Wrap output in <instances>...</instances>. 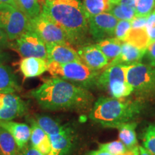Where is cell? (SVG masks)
<instances>
[{"mask_svg": "<svg viewBox=\"0 0 155 155\" xmlns=\"http://www.w3.org/2000/svg\"><path fill=\"white\" fill-rule=\"evenodd\" d=\"M49 137L52 144L51 155H67L73 145L74 137L72 129L66 127L61 133Z\"/></svg>", "mask_w": 155, "mask_h": 155, "instance_id": "18", "label": "cell"}, {"mask_svg": "<svg viewBox=\"0 0 155 155\" xmlns=\"http://www.w3.org/2000/svg\"><path fill=\"white\" fill-rule=\"evenodd\" d=\"M35 121L49 137L61 133L66 127L48 116H37Z\"/></svg>", "mask_w": 155, "mask_h": 155, "instance_id": "24", "label": "cell"}, {"mask_svg": "<svg viewBox=\"0 0 155 155\" xmlns=\"http://www.w3.org/2000/svg\"><path fill=\"white\" fill-rule=\"evenodd\" d=\"M0 28L12 41L30 29V19L17 7L0 5Z\"/></svg>", "mask_w": 155, "mask_h": 155, "instance_id": "7", "label": "cell"}, {"mask_svg": "<svg viewBox=\"0 0 155 155\" xmlns=\"http://www.w3.org/2000/svg\"><path fill=\"white\" fill-rule=\"evenodd\" d=\"M147 30L150 37V45L155 42V8L147 19Z\"/></svg>", "mask_w": 155, "mask_h": 155, "instance_id": "32", "label": "cell"}, {"mask_svg": "<svg viewBox=\"0 0 155 155\" xmlns=\"http://www.w3.org/2000/svg\"><path fill=\"white\" fill-rule=\"evenodd\" d=\"M81 63L95 71H100L107 67L109 61L96 45L87 43L78 48Z\"/></svg>", "mask_w": 155, "mask_h": 155, "instance_id": "12", "label": "cell"}, {"mask_svg": "<svg viewBox=\"0 0 155 155\" xmlns=\"http://www.w3.org/2000/svg\"><path fill=\"white\" fill-rule=\"evenodd\" d=\"M131 22V28H139L147 27V19L141 17H134Z\"/></svg>", "mask_w": 155, "mask_h": 155, "instance_id": "37", "label": "cell"}, {"mask_svg": "<svg viewBox=\"0 0 155 155\" xmlns=\"http://www.w3.org/2000/svg\"><path fill=\"white\" fill-rule=\"evenodd\" d=\"M136 127L137 123L135 122H127L122 124L116 127L119 131V140L123 142L129 150L137 147V139L136 135Z\"/></svg>", "mask_w": 155, "mask_h": 155, "instance_id": "20", "label": "cell"}, {"mask_svg": "<svg viewBox=\"0 0 155 155\" xmlns=\"http://www.w3.org/2000/svg\"><path fill=\"white\" fill-rule=\"evenodd\" d=\"M38 1H39V3L40 4V5H42L45 2V0H38Z\"/></svg>", "mask_w": 155, "mask_h": 155, "instance_id": "42", "label": "cell"}, {"mask_svg": "<svg viewBox=\"0 0 155 155\" xmlns=\"http://www.w3.org/2000/svg\"><path fill=\"white\" fill-rule=\"evenodd\" d=\"M98 150L108 152L113 155H121L129 150L123 144V142L120 140L110 141L100 144Z\"/></svg>", "mask_w": 155, "mask_h": 155, "instance_id": "30", "label": "cell"}, {"mask_svg": "<svg viewBox=\"0 0 155 155\" xmlns=\"http://www.w3.org/2000/svg\"><path fill=\"white\" fill-rule=\"evenodd\" d=\"M19 55L23 58H39L47 60L46 45L32 29H29L11 45Z\"/></svg>", "mask_w": 155, "mask_h": 155, "instance_id": "9", "label": "cell"}, {"mask_svg": "<svg viewBox=\"0 0 155 155\" xmlns=\"http://www.w3.org/2000/svg\"><path fill=\"white\" fill-rule=\"evenodd\" d=\"M19 150L12 136L0 127V155H19Z\"/></svg>", "mask_w": 155, "mask_h": 155, "instance_id": "23", "label": "cell"}, {"mask_svg": "<svg viewBox=\"0 0 155 155\" xmlns=\"http://www.w3.org/2000/svg\"><path fill=\"white\" fill-rule=\"evenodd\" d=\"M83 5L88 17L108 12L111 6L109 0H83Z\"/></svg>", "mask_w": 155, "mask_h": 155, "instance_id": "26", "label": "cell"}, {"mask_svg": "<svg viewBox=\"0 0 155 155\" xmlns=\"http://www.w3.org/2000/svg\"><path fill=\"white\" fill-rule=\"evenodd\" d=\"M112 5H124L136 9L137 0H109Z\"/></svg>", "mask_w": 155, "mask_h": 155, "instance_id": "36", "label": "cell"}, {"mask_svg": "<svg viewBox=\"0 0 155 155\" xmlns=\"http://www.w3.org/2000/svg\"><path fill=\"white\" fill-rule=\"evenodd\" d=\"M123 42L116 38H110L97 42L96 45L101 50L108 61H113L119 55Z\"/></svg>", "mask_w": 155, "mask_h": 155, "instance_id": "22", "label": "cell"}, {"mask_svg": "<svg viewBox=\"0 0 155 155\" xmlns=\"http://www.w3.org/2000/svg\"><path fill=\"white\" fill-rule=\"evenodd\" d=\"M146 53V50L139 49L127 42H123L119 55L108 63L107 67L116 65H131L139 63Z\"/></svg>", "mask_w": 155, "mask_h": 155, "instance_id": "15", "label": "cell"}, {"mask_svg": "<svg viewBox=\"0 0 155 155\" xmlns=\"http://www.w3.org/2000/svg\"><path fill=\"white\" fill-rule=\"evenodd\" d=\"M22 155H43L41 154L39 151H38L36 149L32 146H27L25 149H23V151L22 152Z\"/></svg>", "mask_w": 155, "mask_h": 155, "instance_id": "38", "label": "cell"}, {"mask_svg": "<svg viewBox=\"0 0 155 155\" xmlns=\"http://www.w3.org/2000/svg\"><path fill=\"white\" fill-rule=\"evenodd\" d=\"M9 40L4 30L0 28V49H5L11 47Z\"/></svg>", "mask_w": 155, "mask_h": 155, "instance_id": "35", "label": "cell"}, {"mask_svg": "<svg viewBox=\"0 0 155 155\" xmlns=\"http://www.w3.org/2000/svg\"><path fill=\"white\" fill-rule=\"evenodd\" d=\"M17 7L30 19L38 17L42 12L38 0H15Z\"/></svg>", "mask_w": 155, "mask_h": 155, "instance_id": "25", "label": "cell"}, {"mask_svg": "<svg viewBox=\"0 0 155 155\" xmlns=\"http://www.w3.org/2000/svg\"><path fill=\"white\" fill-rule=\"evenodd\" d=\"M21 90L12 70L5 64H0V94H15Z\"/></svg>", "mask_w": 155, "mask_h": 155, "instance_id": "19", "label": "cell"}, {"mask_svg": "<svg viewBox=\"0 0 155 155\" xmlns=\"http://www.w3.org/2000/svg\"><path fill=\"white\" fill-rule=\"evenodd\" d=\"M0 5H8L17 7L15 0H0Z\"/></svg>", "mask_w": 155, "mask_h": 155, "instance_id": "39", "label": "cell"}, {"mask_svg": "<svg viewBox=\"0 0 155 155\" xmlns=\"http://www.w3.org/2000/svg\"><path fill=\"white\" fill-rule=\"evenodd\" d=\"M147 58L150 61V65L155 67V42L149 45L147 50Z\"/></svg>", "mask_w": 155, "mask_h": 155, "instance_id": "34", "label": "cell"}, {"mask_svg": "<svg viewBox=\"0 0 155 155\" xmlns=\"http://www.w3.org/2000/svg\"><path fill=\"white\" fill-rule=\"evenodd\" d=\"M31 146L43 155L52 154V144L47 134L38 125L36 121L30 120Z\"/></svg>", "mask_w": 155, "mask_h": 155, "instance_id": "17", "label": "cell"}, {"mask_svg": "<svg viewBox=\"0 0 155 155\" xmlns=\"http://www.w3.org/2000/svg\"><path fill=\"white\" fill-rule=\"evenodd\" d=\"M19 155H22V154H19Z\"/></svg>", "mask_w": 155, "mask_h": 155, "instance_id": "43", "label": "cell"}, {"mask_svg": "<svg viewBox=\"0 0 155 155\" xmlns=\"http://www.w3.org/2000/svg\"><path fill=\"white\" fill-rule=\"evenodd\" d=\"M30 94L39 106L50 111L86 109L94 100L87 88L55 76L43 78L42 84Z\"/></svg>", "mask_w": 155, "mask_h": 155, "instance_id": "1", "label": "cell"}, {"mask_svg": "<svg viewBox=\"0 0 155 155\" xmlns=\"http://www.w3.org/2000/svg\"><path fill=\"white\" fill-rule=\"evenodd\" d=\"M155 8V0H137L134 17L147 18Z\"/></svg>", "mask_w": 155, "mask_h": 155, "instance_id": "28", "label": "cell"}, {"mask_svg": "<svg viewBox=\"0 0 155 155\" xmlns=\"http://www.w3.org/2000/svg\"><path fill=\"white\" fill-rule=\"evenodd\" d=\"M126 98L100 97L94 103L89 117L93 121L109 128L131 121L139 115L142 106L139 101Z\"/></svg>", "mask_w": 155, "mask_h": 155, "instance_id": "3", "label": "cell"}, {"mask_svg": "<svg viewBox=\"0 0 155 155\" xmlns=\"http://www.w3.org/2000/svg\"><path fill=\"white\" fill-rule=\"evenodd\" d=\"M131 28V22L129 20H119L114 31V38L119 39L121 42L124 38L129 31Z\"/></svg>", "mask_w": 155, "mask_h": 155, "instance_id": "31", "label": "cell"}, {"mask_svg": "<svg viewBox=\"0 0 155 155\" xmlns=\"http://www.w3.org/2000/svg\"><path fill=\"white\" fill-rule=\"evenodd\" d=\"M0 127L5 129L12 136L19 150H22L28 146V143L30 140V126L26 124L12 121V120H0Z\"/></svg>", "mask_w": 155, "mask_h": 155, "instance_id": "14", "label": "cell"}, {"mask_svg": "<svg viewBox=\"0 0 155 155\" xmlns=\"http://www.w3.org/2000/svg\"><path fill=\"white\" fill-rule=\"evenodd\" d=\"M128 65H116L106 67L99 75L96 86L104 89L114 98H125L133 93V88L127 81Z\"/></svg>", "mask_w": 155, "mask_h": 155, "instance_id": "5", "label": "cell"}, {"mask_svg": "<svg viewBox=\"0 0 155 155\" xmlns=\"http://www.w3.org/2000/svg\"><path fill=\"white\" fill-rule=\"evenodd\" d=\"M25 103L15 94H0V120L10 121L25 114Z\"/></svg>", "mask_w": 155, "mask_h": 155, "instance_id": "11", "label": "cell"}, {"mask_svg": "<svg viewBox=\"0 0 155 155\" xmlns=\"http://www.w3.org/2000/svg\"><path fill=\"white\" fill-rule=\"evenodd\" d=\"M118 22L119 20L108 12L88 17L89 34L97 42L114 38Z\"/></svg>", "mask_w": 155, "mask_h": 155, "instance_id": "10", "label": "cell"}, {"mask_svg": "<svg viewBox=\"0 0 155 155\" xmlns=\"http://www.w3.org/2000/svg\"><path fill=\"white\" fill-rule=\"evenodd\" d=\"M42 12L63 29L71 45L89 43L88 15L80 0H45Z\"/></svg>", "mask_w": 155, "mask_h": 155, "instance_id": "2", "label": "cell"}, {"mask_svg": "<svg viewBox=\"0 0 155 155\" xmlns=\"http://www.w3.org/2000/svg\"><path fill=\"white\" fill-rule=\"evenodd\" d=\"M19 69L25 78H35L48 71V63L39 58H23L19 63Z\"/></svg>", "mask_w": 155, "mask_h": 155, "instance_id": "16", "label": "cell"}, {"mask_svg": "<svg viewBox=\"0 0 155 155\" xmlns=\"http://www.w3.org/2000/svg\"><path fill=\"white\" fill-rule=\"evenodd\" d=\"M127 81L137 95L155 96V67L141 63L128 65Z\"/></svg>", "mask_w": 155, "mask_h": 155, "instance_id": "6", "label": "cell"}, {"mask_svg": "<svg viewBox=\"0 0 155 155\" xmlns=\"http://www.w3.org/2000/svg\"><path fill=\"white\" fill-rule=\"evenodd\" d=\"M88 155H113L110 153L104 152V151H101L99 150H97L93 152H91ZM121 155H139V147H136L133 150H128L127 152Z\"/></svg>", "mask_w": 155, "mask_h": 155, "instance_id": "33", "label": "cell"}, {"mask_svg": "<svg viewBox=\"0 0 155 155\" xmlns=\"http://www.w3.org/2000/svg\"><path fill=\"white\" fill-rule=\"evenodd\" d=\"M135 9L124 5H112L108 13L113 15L118 20L131 21L135 17Z\"/></svg>", "mask_w": 155, "mask_h": 155, "instance_id": "27", "label": "cell"}, {"mask_svg": "<svg viewBox=\"0 0 155 155\" xmlns=\"http://www.w3.org/2000/svg\"><path fill=\"white\" fill-rule=\"evenodd\" d=\"M48 71L52 76L59 77L76 86L88 88L96 86L100 71L91 69L80 61L68 63H48Z\"/></svg>", "mask_w": 155, "mask_h": 155, "instance_id": "4", "label": "cell"}, {"mask_svg": "<svg viewBox=\"0 0 155 155\" xmlns=\"http://www.w3.org/2000/svg\"><path fill=\"white\" fill-rule=\"evenodd\" d=\"M139 155H152L144 147H139Z\"/></svg>", "mask_w": 155, "mask_h": 155, "instance_id": "40", "label": "cell"}, {"mask_svg": "<svg viewBox=\"0 0 155 155\" xmlns=\"http://www.w3.org/2000/svg\"><path fill=\"white\" fill-rule=\"evenodd\" d=\"M47 48L48 63L58 64L68 63L71 62L81 61L77 50L71 45L53 44L46 45Z\"/></svg>", "mask_w": 155, "mask_h": 155, "instance_id": "13", "label": "cell"}, {"mask_svg": "<svg viewBox=\"0 0 155 155\" xmlns=\"http://www.w3.org/2000/svg\"><path fill=\"white\" fill-rule=\"evenodd\" d=\"M7 59V55H6L5 53H4L2 50L0 49V64L2 63L5 60Z\"/></svg>", "mask_w": 155, "mask_h": 155, "instance_id": "41", "label": "cell"}, {"mask_svg": "<svg viewBox=\"0 0 155 155\" xmlns=\"http://www.w3.org/2000/svg\"><path fill=\"white\" fill-rule=\"evenodd\" d=\"M144 147L152 155H155V122L146 128L143 135Z\"/></svg>", "mask_w": 155, "mask_h": 155, "instance_id": "29", "label": "cell"}, {"mask_svg": "<svg viewBox=\"0 0 155 155\" xmlns=\"http://www.w3.org/2000/svg\"><path fill=\"white\" fill-rule=\"evenodd\" d=\"M30 28L33 30L45 45H71L68 39L59 25L41 12L38 17L30 19Z\"/></svg>", "mask_w": 155, "mask_h": 155, "instance_id": "8", "label": "cell"}, {"mask_svg": "<svg viewBox=\"0 0 155 155\" xmlns=\"http://www.w3.org/2000/svg\"><path fill=\"white\" fill-rule=\"evenodd\" d=\"M150 37L147 27L139 28H131L123 42H127L141 50H147L150 45Z\"/></svg>", "mask_w": 155, "mask_h": 155, "instance_id": "21", "label": "cell"}]
</instances>
